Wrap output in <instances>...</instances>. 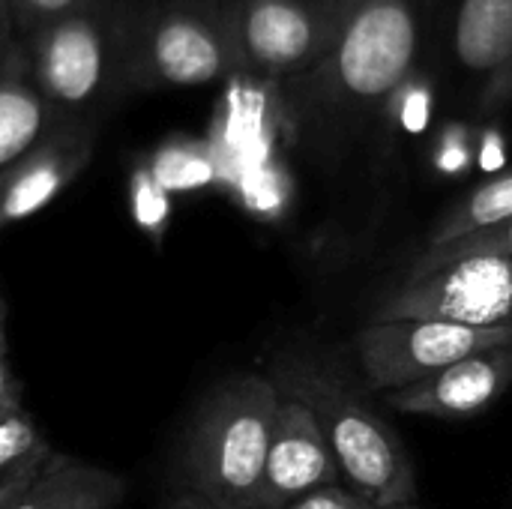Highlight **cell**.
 <instances>
[{
    "mask_svg": "<svg viewBox=\"0 0 512 509\" xmlns=\"http://www.w3.org/2000/svg\"><path fill=\"white\" fill-rule=\"evenodd\" d=\"M117 51L123 90L204 87L240 72L219 0L120 3Z\"/></svg>",
    "mask_w": 512,
    "mask_h": 509,
    "instance_id": "7a4b0ae2",
    "label": "cell"
},
{
    "mask_svg": "<svg viewBox=\"0 0 512 509\" xmlns=\"http://www.w3.org/2000/svg\"><path fill=\"white\" fill-rule=\"evenodd\" d=\"M150 174L159 180L165 192H186L213 183L216 162L210 150L198 141H168L150 159Z\"/></svg>",
    "mask_w": 512,
    "mask_h": 509,
    "instance_id": "ac0fdd59",
    "label": "cell"
},
{
    "mask_svg": "<svg viewBox=\"0 0 512 509\" xmlns=\"http://www.w3.org/2000/svg\"><path fill=\"white\" fill-rule=\"evenodd\" d=\"M171 509H213L207 501H201L198 495H186V498H180L177 504Z\"/></svg>",
    "mask_w": 512,
    "mask_h": 509,
    "instance_id": "d4e9b609",
    "label": "cell"
},
{
    "mask_svg": "<svg viewBox=\"0 0 512 509\" xmlns=\"http://www.w3.org/2000/svg\"><path fill=\"white\" fill-rule=\"evenodd\" d=\"M93 126L63 123L0 177V231L45 210L93 159Z\"/></svg>",
    "mask_w": 512,
    "mask_h": 509,
    "instance_id": "30bf717a",
    "label": "cell"
},
{
    "mask_svg": "<svg viewBox=\"0 0 512 509\" xmlns=\"http://www.w3.org/2000/svg\"><path fill=\"white\" fill-rule=\"evenodd\" d=\"M282 393L264 375L225 381L201 405L186 444L192 495L213 509H258Z\"/></svg>",
    "mask_w": 512,
    "mask_h": 509,
    "instance_id": "3957f363",
    "label": "cell"
},
{
    "mask_svg": "<svg viewBox=\"0 0 512 509\" xmlns=\"http://www.w3.org/2000/svg\"><path fill=\"white\" fill-rule=\"evenodd\" d=\"M453 54L486 87L512 57V0H459Z\"/></svg>",
    "mask_w": 512,
    "mask_h": 509,
    "instance_id": "4fadbf2b",
    "label": "cell"
},
{
    "mask_svg": "<svg viewBox=\"0 0 512 509\" xmlns=\"http://www.w3.org/2000/svg\"><path fill=\"white\" fill-rule=\"evenodd\" d=\"M117 18L120 3L99 0L21 36L27 78L60 117L93 126L96 114L123 93Z\"/></svg>",
    "mask_w": 512,
    "mask_h": 509,
    "instance_id": "5b68a950",
    "label": "cell"
},
{
    "mask_svg": "<svg viewBox=\"0 0 512 509\" xmlns=\"http://www.w3.org/2000/svg\"><path fill=\"white\" fill-rule=\"evenodd\" d=\"M420 45L417 0H348L330 51L312 72L288 84L312 114L363 120L390 105L417 75Z\"/></svg>",
    "mask_w": 512,
    "mask_h": 509,
    "instance_id": "6da1fadb",
    "label": "cell"
},
{
    "mask_svg": "<svg viewBox=\"0 0 512 509\" xmlns=\"http://www.w3.org/2000/svg\"><path fill=\"white\" fill-rule=\"evenodd\" d=\"M24 54H21V36L15 27V15L9 0H0V69H12L21 66Z\"/></svg>",
    "mask_w": 512,
    "mask_h": 509,
    "instance_id": "7402d4cb",
    "label": "cell"
},
{
    "mask_svg": "<svg viewBox=\"0 0 512 509\" xmlns=\"http://www.w3.org/2000/svg\"><path fill=\"white\" fill-rule=\"evenodd\" d=\"M63 123L69 120L60 117L33 87L24 63L0 69V177Z\"/></svg>",
    "mask_w": 512,
    "mask_h": 509,
    "instance_id": "5bb4252c",
    "label": "cell"
},
{
    "mask_svg": "<svg viewBox=\"0 0 512 509\" xmlns=\"http://www.w3.org/2000/svg\"><path fill=\"white\" fill-rule=\"evenodd\" d=\"M51 444L33 423V417L21 411H9L0 417V492L18 486L30 474H36L51 459Z\"/></svg>",
    "mask_w": 512,
    "mask_h": 509,
    "instance_id": "2e32d148",
    "label": "cell"
},
{
    "mask_svg": "<svg viewBox=\"0 0 512 509\" xmlns=\"http://www.w3.org/2000/svg\"><path fill=\"white\" fill-rule=\"evenodd\" d=\"M0 357H6V306L0 297Z\"/></svg>",
    "mask_w": 512,
    "mask_h": 509,
    "instance_id": "484cf974",
    "label": "cell"
},
{
    "mask_svg": "<svg viewBox=\"0 0 512 509\" xmlns=\"http://www.w3.org/2000/svg\"><path fill=\"white\" fill-rule=\"evenodd\" d=\"M396 509H414V507H396Z\"/></svg>",
    "mask_w": 512,
    "mask_h": 509,
    "instance_id": "4316f807",
    "label": "cell"
},
{
    "mask_svg": "<svg viewBox=\"0 0 512 509\" xmlns=\"http://www.w3.org/2000/svg\"><path fill=\"white\" fill-rule=\"evenodd\" d=\"M348 0H225L240 72L297 81L330 51Z\"/></svg>",
    "mask_w": 512,
    "mask_h": 509,
    "instance_id": "8992f818",
    "label": "cell"
},
{
    "mask_svg": "<svg viewBox=\"0 0 512 509\" xmlns=\"http://www.w3.org/2000/svg\"><path fill=\"white\" fill-rule=\"evenodd\" d=\"M21 399H24V387L15 378L6 357H0V417L9 411H21Z\"/></svg>",
    "mask_w": 512,
    "mask_h": 509,
    "instance_id": "cb8c5ba5",
    "label": "cell"
},
{
    "mask_svg": "<svg viewBox=\"0 0 512 509\" xmlns=\"http://www.w3.org/2000/svg\"><path fill=\"white\" fill-rule=\"evenodd\" d=\"M357 357L378 390H402L420 384L447 366L489 348L512 345L507 327H468L453 321H372L357 333Z\"/></svg>",
    "mask_w": 512,
    "mask_h": 509,
    "instance_id": "52a82bcc",
    "label": "cell"
},
{
    "mask_svg": "<svg viewBox=\"0 0 512 509\" xmlns=\"http://www.w3.org/2000/svg\"><path fill=\"white\" fill-rule=\"evenodd\" d=\"M512 219V168L489 177L483 186L471 189L459 204H453L435 225L429 246H444L465 234L492 228Z\"/></svg>",
    "mask_w": 512,
    "mask_h": 509,
    "instance_id": "9a60e30c",
    "label": "cell"
},
{
    "mask_svg": "<svg viewBox=\"0 0 512 509\" xmlns=\"http://www.w3.org/2000/svg\"><path fill=\"white\" fill-rule=\"evenodd\" d=\"M123 495V477L51 453L36 474L0 492V509H117Z\"/></svg>",
    "mask_w": 512,
    "mask_h": 509,
    "instance_id": "7c38bea8",
    "label": "cell"
},
{
    "mask_svg": "<svg viewBox=\"0 0 512 509\" xmlns=\"http://www.w3.org/2000/svg\"><path fill=\"white\" fill-rule=\"evenodd\" d=\"M339 480V462L315 420V414L282 396L276 432L270 441L258 509H288L294 501L330 489Z\"/></svg>",
    "mask_w": 512,
    "mask_h": 509,
    "instance_id": "9c48e42d",
    "label": "cell"
},
{
    "mask_svg": "<svg viewBox=\"0 0 512 509\" xmlns=\"http://www.w3.org/2000/svg\"><path fill=\"white\" fill-rule=\"evenodd\" d=\"M512 102V57L510 63L480 90V111H498Z\"/></svg>",
    "mask_w": 512,
    "mask_h": 509,
    "instance_id": "603a6c76",
    "label": "cell"
},
{
    "mask_svg": "<svg viewBox=\"0 0 512 509\" xmlns=\"http://www.w3.org/2000/svg\"><path fill=\"white\" fill-rule=\"evenodd\" d=\"M468 258H512V219L465 234L459 240H450L444 246H426V252L411 264L408 279H423L441 267L468 261Z\"/></svg>",
    "mask_w": 512,
    "mask_h": 509,
    "instance_id": "e0dca14e",
    "label": "cell"
},
{
    "mask_svg": "<svg viewBox=\"0 0 512 509\" xmlns=\"http://www.w3.org/2000/svg\"><path fill=\"white\" fill-rule=\"evenodd\" d=\"M270 381L285 399L315 414L339 471H345L363 498L378 509L408 507L414 501L417 480L405 447L348 387L303 360L279 363Z\"/></svg>",
    "mask_w": 512,
    "mask_h": 509,
    "instance_id": "277c9868",
    "label": "cell"
},
{
    "mask_svg": "<svg viewBox=\"0 0 512 509\" xmlns=\"http://www.w3.org/2000/svg\"><path fill=\"white\" fill-rule=\"evenodd\" d=\"M132 213L138 228H144L153 240H159L171 219V192L159 186V180L150 174L147 165H138L132 171Z\"/></svg>",
    "mask_w": 512,
    "mask_h": 509,
    "instance_id": "d6986e66",
    "label": "cell"
},
{
    "mask_svg": "<svg viewBox=\"0 0 512 509\" xmlns=\"http://www.w3.org/2000/svg\"><path fill=\"white\" fill-rule=\"evenodd\" d=\"M288 509H378L369 498H363L360 492H345L339 486L330 489H318L300 501H294Z\"/></svg>",
    "mask_w": 512,
    "mask_h": 509,
    "instance_id": "44dd1931",
    "label": "cell"
},
{
    "mask_svg": "<svg viewBox=\"0 0 512 509\" xmlns=\"http://www.w3.org/2000/svg\"><path fill=\"white\" fill-rule=\"evenodd\" d=\"M512 387V345L465 357L444 372L393 390L387 402L402 414L462 420L486 411Z\"/></svg>",
    "mask_w": 512,
    "mask_h": 509,
    "instance_id": "8fae6325",
    "label": "cell"
},
{
    "mask_svg": "<svg viewBox=\"0 0 512 509\" xmlns=\"http://www.w3.org/2000/svg\"><path fill=\"white\" fill-rule=\"evenodd\" d=\"M453 321L468 327L512 324V258H468L423 279H408L372 321Z\"/></svg>",
    "mask_w": 512,
    "mask_h": 509,
    "instance_id": "ba28073f",
    "label": "cell"
},
{
    "mask_svg": "<svg viewBox=\"0 0 512 509\" xmlns=\"http://www.w3.org/2000/svg\"><path fill=\"white\" fill-rule=\"evenodd\" d=\"M93 3H99V0H9L18 36H27L36 27L51 24L57 18L75 15V12H81V9H87Z\"/></svg>",
    "mask_w": 512,
    "mask_h": 509,
    "instance_id": "ffe728a7",
    "label": "cell"
}]
</instances>
